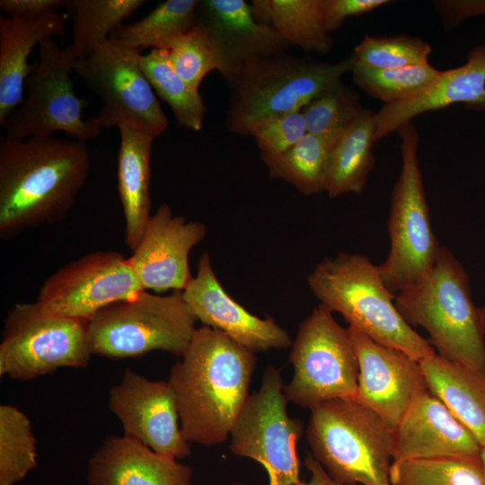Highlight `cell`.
I'll use <instances>...</instances> for the list:
<instances>
[{"instance_id": "1", "label": "cell", "mask_w": 485, "mask_h": 485, "mask_svg": "<svg viewBox=\"0 0 485 485\" xmlns=\"http://www.w3.org/2000/svg\"><path fill=\"white\" fill-rule=\"evenodd\" d=\"M91 167L86 142L53 136L0 139V237L66 217Z\"/></svg>"}, {"instance_id": "2", "label": "cell", "mask_w": 485, "mask_h": 485, "mask_svg": "<svg viewBox=\"0 0 485 485\" xmlns=\"http://www.w3.org/2000/svg\"><path fill=\"white\" fill-rule=\"evenodd\" d=\"M255 353L220 331L196 329L169 379L181 431L190 443H224L249 397Z\"/></svg>"}, {"instance_id": "3", "label": "cell", "mask_w": 485, "mask_h": 485, "mask_svg": "<svg viewBox=\"0 0 485 485\" xmlns=\"http://www.w3.org/2000/svg\"><path fill=\"white\" fill-rule=\"evenodd\" d=\"M312 294L348 326L420 362L436 352L401 316L378 265L365 255L340 252L325 258L307 276Z\"/></svg>"}, {"instance_id": "4", "label": "cell", "mask_w": 485, "mask_h": 485, "mask_svg": "<svg viewBox=\"0 0 485 485\" xmlns=\"http://www.w3.org/2000/svg\"><path fill=\"white\" fill-rule=\"evenodd\" d=\"M470 285L462 263L441 246L431 270L394 303L411 327L428 333L436 354L485 375V335Z\"/></svg>"}, {"instance_id": "5", "label": "cell", "mask_w": 485, "mask_h": 485, "mask_svg": "<svg viewBox=\"0 0 485 485\" xmlns=\"http://www.w3.org/2000/svg\"><path fill=\"white\" fill-rule=\"evenodd\" d=\"M353 56L324 63L285 53L244 61L227 82L231 88L227 129L249 135L260 121L302 110L351 70Z\"/></svg>"}, {"instance_id": "6", "label": "cell", "mask_w": 485, "mask_h": 485, "mask_svg": "<svg viewBox=\"0 0 485 485\" xmlns=\"http://www.w3.org/2000/svg\"><path fill=\"white\" fill-rule=\"evenodd\" d=\"M393 429L355 399L311 410L306 438L313 457L344 485H391Z\"/></svg>"}, {"instance_id": "7", "label": "cell", "mask_w": 485, "mask_h": 485, "mask_svg": "<svg viewBox=\"0 0 485 485\" xmlns=\"http://www.w3.org/2000/svg\"><path fill=\"white\" fill-rule=\"evenodd\" d=\"M181 291L141 290L98 312L88 323L92 355L127 358L162 350L181 357L196 331Z\"/></svg>"}, {"instance_id": "8", "label": "cell", "mask_w": 485, "mask_h": 485, "mask_svg": "<svg viewBox=\"0 0 485 485\" xmlns=\"http://www.w3.org/2000/svg\"><path fill=\"white\" fill-rule=\"evenodd\" d=\"M397 132L401 166L387 223L390 251L378 265L384 284L393 295L423 278L433 268L441 247L432 229L419 163V134L411 122Z\"/></svg>"}, {"instance_id": "9", "label": "cell", "mask_w": 485, "mask_h": 485, "mask_svg": "<svg viewBox=\"0 0 485 485\" xmlns=\"http://www.w3.org/2000/svg\"><path fill=\"white\" fill-rule=\"evenodd\" d=\"M294 373L284 385L287 402L307 409L336 399H355L358 359L348 328L322 304L299 325L291 344Z\"/></svg>"}, {"instance_id": "10", "label": "cell", "mask_w": 485, "mask_h": 485, "mask_svg": "<svg viewBox=\"0 0 485 485\" xmlns=\"http://www.w3.org/2000/svg\"><path fill=\"white\" fill-rule=\"evenodd\" d=\"M88 323L54 313L37 301L14 304L4 322L0 375L27 381L62 367L87 366Z\"/></svg>"}, {"instance_id": "11", "label": "cell", "mask_w": 485, "mask_h": 485, "mask_svg": "<svg viewBox=\"0 0 485 485\" xmlns=\"http://www.w3.org/2000/svg\"><path fill=\"white\" fill-rule=\"evenodd\" d=\"M140 57L139 49L109 38L76 59L73 71L100 98L92 118L97 127L126 124L155 138L168 128V118L141 69Z\"/></svg>"}, {"instance_id": "12", "label": "cell", "mask_w": 485, "mask_h": 485, "mask_svg": "<svg viewBox=\"0 0 485 485\" xmlns=\"http://www.w3.org/2000/svg\"><path fill=\"white\" fill-rule=\"evenodd\" d=\"M75 60L53 37L40 42L39 58L25 84L26 94L3 125L6 137L25 139L63 132L86 142L100 134L92 118L84 119L86 101L74 91L71 72Z\"/></svg>"}, {"instance_id": "13", "label": "cell", "mask_w": 485, "mask_h": 485, "mask_svg": "<svg viewBox=\"0 0 485 485\" xmlns=\"http://www.w3.org/2000/svg\"><path fill=\"white\" fill-rule=\"evenodd\" d=\"M278 368L269 365L258 391L249 395L230 432V450L266 470L269 485H299L297 443L301 420L291 418Z\"/></svg>"}, {"instance_id": "14", "label": "cell", "mask_w": 485, "mask_h": 485, "mask_svg": "<svg viewBox=\"0 0 485 485\" xmlns=\"http://www.w3.org/2000/svg\"><path fill=\"white\" fill-rule=\"evenodd\" d=\"M141 290L128 258L115 251H98L47 278L36 301L54 313L90 321L104 307Z\"/></svg>"}, {"instance_id": "15", "label": "cell", "mask_w": 485, "mask_h": 485, "mask_svg": "<svg viewBox=\"0 0 485 485\" xmlns=\"http://www.w3.org/2000/svg\"><path fill=\"white\" fill-rule=\"evenodd\" d=\"M109 409L120 421L125 436L172 459L190 454L180 421L178 405L168 381L150 380L126 369L110 388Z\"/></svg>"}, {"instance_id": "16", "label": "cell", "mask_w": 485, "mask_h": 485, "mask_svg": "<svg viewBox=\"0 0 485 485\" xmlns=\"http://www.w3.org/2000/svg\"><path fill=\"white\" fill-rule=\"evenodd\" d=\"M348 328L359 366L355 400L394 429L414 400L428 390L420 363L399 349Z\"/></svg>"}, {"instance_id": "17", "label": "cell", "mask_w": 485, "mask_h": 485, "mask_svg": "<svg viewBox=\"0 0 485 485\" xmlns=\"http://www.w3.org/2000/svg\"><path fill=\"white\" fill-rule=\"evenodd\" d=\"M206 235L203 223L173 216L169 205H160L128 258L142 288L156 293L182 291L193 278L190 252Z\"/></svg>"}, {"instance_id": "18", "label": "cell", "mask_w": 485, "mask_h": 485, "mask_svg": "<svg viewBox=\"0 0 485 485\" xmlns=\"http://www.w3.org/2000/svg\"><path fill=\"white\" fill-rule=\"evenodd\" d=\"M190 313L204 326L220 331L253 353L287 348L292 340L273 318H260L233 299L219 282L207 252L197 274L181 291Z\"/></svg>"}, {"instance_id": "19", "label": "cell", "mask_w": 485, "mask_h": 485, "mask_svg": "<svg viewBox=\"0 0 485 485\" xmlns=\"http://www.w3.org/2000/svg\"><path fill=\"white\" fill-rule=\"evenodd\" d=\"M392 462L481 455L472 433L432 392H422L393 429Z\"/></svg>"}, {"instance_id": "20", "label": "cell", "mask_w": 485, "mask_h": 485, "mask_svg": "<svg viewBox=\"0 0 485 485\" xmlns=\"http://www.w3.org/2000/svg\"><path fill=\"white\" fill-rule=\"evenodd\" d=\"M197 22L207 28L223 59L226 83L246 60L285 53L291 46L271 26L254 18L243 0H203Z\"/></svg>"}, {"instance_id": "21", "label": "cell", "mask_w": 485, "mask_h": 485, "mask_svg": "<svg viewBox=\"0 0 485 485\" xmlns=\"http://www.w3.org/2000/svg\"><path fill=\"white\" fill-rule=\"evenodd\" d=\"M455 103L485 110V45L473 47L463 65L441 71L436 80L418 96L384 105L375 112V142L420 114Z\"/></svg>"}, {"instance_id": "22", "label": "cell", "mask_w": 485, "mask_h": 485, "mask_svg": "<svg viewBox=\"0 0 485 485\" xmlns=\"http://www.w3.org/2000/svg\"><path fill=\"white\" fill-rule=\"evenodd\" d=\"M193 471L125 435L110 436L90 458L89 485H192Z\"/></svg>"}, {"instance_id": "23", "label": "cell", "mask_w": 485, "mask_h": 485, "mask_svg": "<svg viewBox=\"0 0 485 485\" xmlns=\"http://www.w3.org/2000/svg\"><path fill=\"white\" fill-rule=\"evenodd\" d=\"M66 16L53 11L38 20L0 16V126L24 97L26 81L34 65L28 57L40 42L64 36Z\"/></svg>"}, {"instance_id": "24", "label": "cell", "mask_w": 485, "mask_h": 485, "mask_svg": "<svg viewBox=\"0 0 485 485\" xmlns=\"http://www.w3.org/2000/svg\"><path fill=\"white\" fill-rule=\"evenodd\" d=\"M118 194L125 221V244L134 251L152 216L150 178L154 137L126 124L118 127Z\"/></svg>"}, {"instance_id": "25", "label": "cell", "mask_w": 485, "mask_h": 485, "mask_svg": "<svg viewBox=\"0 0 485 485\" xmlns=\"http://www.w3.org/2000/svg\"><path fill=\"white\" fill-rule=\"evenodd\" d=\"M419 363L428 391L485 446V375L436 353Z\"/></svg>"}, {"instance_id": "26", "label": "cell", "mask_w": 485, "mask_h": 485, "mask_svg": "<svg viewBox=\"0 0 485 485\" xmlns=\"http://www.w3.org/2000/svg\"><path fill=\"white\" fill-rule=\"evenodd\" d=\"M345 130L306 133L285 152L260 156L270 177L290 183L304 195L326 192L332 150Z\"/></svg>"}, {"instance_id": "27", "label": "cell", "mask_w": 485, "mask_h": 485, "mask_svg": "<svg viewBox=\"0 0 485 485\" xmlns=\"http://www.w3.org/2000/svg\"><path fill=\"white\" fill-rule=\"evenodd\" d=\"M375 112L364 109L332 150L326 188L330 198L364 190L375 163Z\"/></svg>"}, {"instance_id": "28", "label": "cell", "mask_w": 485, "mask_h": 485, "mask_svg": "<svg viewBox=\"0 0 485 485\" xmlns=\"http://www.w3.org/2000/svg\"><path fill=\"white\" fill-rule=\"evenodd\" d=\"M146 3L145 0H64L63 6L73 22L72 43L66 48L75 59L87 57Z\"/></svg>"}, {"instance_id": "29", "label": "cell", "mask_w": 485, "mask_h": 485, "mask_svg": "<svg viewBox=\"0 0 485 485\" xmlns=\"http://www.w3.org/2000/svg\"><path fill=\"white\" fill-rule=\"evenodd\" d=\"M198 0H167L157 4L143 19L122 24L110 39L137 49H166L197 24Z\"/></svg>"}, {"instance_id": "30", "label": "cell", "mask_w": 485, "mask_h": 485, "mask_svg": "<svg viewBox=\"0 0 485 485\" xmlns=\"http://www.w3.org/2000/svg\"><path fill=\"white\" fill-rule=\"evenodd\" d=\"M140 66L152 88L170 106L178 126L200 130L207 111L203 98L177 75L167 51L153 48L141 54Z\"/></svg>"}, {"instance_id": "31", "label": "cell", "mask_w": 485, "mask_h": 485, "mask_svg": "<svg viewBox=\"0 0 485 485\" xmlns=\"http://www.w3.org/2000/svg\"><path fill=\"white\" fill-rule=\"evenodd\" d=\"M270 25L290 45L328 54L333 39L324 26L323 0H270Z\"/></svg>"}, {"instance_id": "32", "label": "cell", "mask_w": 485, "mask_h": 485, "mask_svg": "<svg viewBox=\"0 0 485 485\" xmlns=\"http://www.w3.org/2000/svg\"><path fill=\"white\" fill-rule=\"evenodd\" d=\"M350 72L355 84L371 98L383 101L384 105L402 102L418 96L441 73L428 62L402 68L376 69L360 64L354 57Z\"/></svg>"}, {"instance_id": "33", "label": "cell", "mask_w": 485, "mask_h": 485, "mask_svg": "<svg viewBox=\"0 0 485 485\" xmlns=\"http://www.w3.org/2000/svg\"><path fill=\"white\" fill-rule=\"evenodd\" d=\"M391 485H485L481 455L392 462Z\"/></svg>"}, {"instance_id": "34", "label": "cell", "mask_w": 485, "mask_h": 485, "mask_svg": "<svg viewBox=\"0 0 485 485\" xmlns=\"http://www.w3.org/2000/svg\"><path fill=\"white\" fill-rule=\"evenodd\" d=\"M37 465L31 424L20 409L0 406V485H14Z\"/></svg>"}, {"instance_id": "35", "label": "cell", "mask_w": 485, "mask_h": 485, "mask_svg": "<svg viewBox=\"0 0 485 485\" xmlns=\"http://www.w3.org/2000/svg\"><path fill=\"white\" fill-rule=\"evenodd\" d=\"M171 66L192 88L198 90L202 80L211 71L221 75L224 63L221 53L205 26L197 24L173 40L165 49Z\"/></svg>"}, {"instance_id": "36", "label": "cell", "mask_w": 485, "mask_h": 485, "mask_svg": "<svg viewBox=\"0 0 485 485\" xmlns=\"http://www.w3.org/2000/svg\"><path fill=\"white\" fill-rule=\"evenodd\" d=\"M431 46L409 35H365L354 48L353 57L360 64L376 69H394L428 62Z\"/></svg>"}, {"instance_id": "37", "label": "cell", "mask_w": 485, "mask_h": 485, "mask_svg": "<svg viewBox=\"0 0 485 485\" xmlns=\"http://www.w3.org/2000/svg\"><path fill=\"white\" fill-rule=\"evenodd\" d=\"M359 96L341 80L315 97L303 110L307 133L347 129L363 111Z\"/></svg>"}, {"instance_id": "38", "label": "cell", "mask_w": 485, "mask_h": 485, "mask_svg": "<svg viewBox=\"0 0 485 485\" xmlns=\"http://www.w3.org/2000/svg\"><path fill=\"white\" fill-rule=\"evenodd\" d=\"M307 133L302 110L275 115L257 123L250 130L260 155H275L296 144Z\"/></svg>"}, {"instance_id": "39", "label": "cell", "mask_w": 485, "mask_h": 485, "mask_svg": "<svg viewBox=\"0 0 485 485\" xmlns=\"http://www.w3.org/2000/svg\"><path fill=\"white\" fill-rule=\"evenodd\" d=\"M391 3L388 0H323V22L329 33L339 29L346 18L362 15Z\"/></svg>"}, {"instance_id": "40", "label": "cell", "mask_w": 485, "mask_h": 485, "mask_svg": "<svg viewBox=\"0 0 485 485\" xmlns=\"http://www.w3.org/2000/svg\"><path fill=\"white\" fill-rule=\"evenodd\" d=\"M434 8L443 26L452 29L469 18L485 15V0H439Z\"/></svg>"}, {"instance_id": "41", "label": "cell", "mask_w": 485, "mask_h": 485, "mask_svg": "<svg viewBox=\"0 0 485 485\" xmlns=\"http://www.w3.org/2000/svg\"><path fill=\"white\" fill-rule=\"evenodd\" d=\"M64 0H1L0 7L9 17L22 20H38L57 11Z\"/></svg>"}, {"instance_id": "42", "label": "cell", "mask_w": 485, "mask_h": 485, "mask_svg": "<svg viewBox=\"0 0 485 485\" xmlns=\"http://www.w3.org/2000/svg\"><path fill=\"white\" fill-rule=\"evenodd\" d=\"M304 465L310 472V479L307 481H301L299 485H344L331 477L311 453L306 454Z\"/></svg>"}, {"instance_id": "43", "label": "cell", "mask_w": 485, "mask_h": 485, "mask_svg": "<svg viewBox=\"0 0 485 485\" xmlns=\"http://www.w3.org/2000/svg\"><path fill=\"white\" fill-rule=\"evenodd\" d=\"M479 310H480L481 322L482 330L485 335V304L481 307H479Z\"/></svg>"}, {"instance_id": "44", "label": "cell", "mask_w": 485, "mask_h": 485, "mask_svg": "<svg viewBox=\"0 0 485 485\" xmlns=\"http://www.w3.org/2000/svg\"><path fill=\"white\" fill-rule=\"evenodd\" d=\"M481 458L482 461L483 468H484V473H485V446L482 447L481 453Z\"/></svg>"}, {"instance_id": "45", "label": "cell", "mask_w": 485, "mask_h": 485, "mask_svg": "<svg viewBox=\"0 0 485 485\" xmlns=\"http://www.w3.org/2000/svg\"><path fill=\"white\" fill-rule=\"evenodd\" d=\"M233 485H245V484H242V483H234Z\"/></svg>"}]
</instances>
